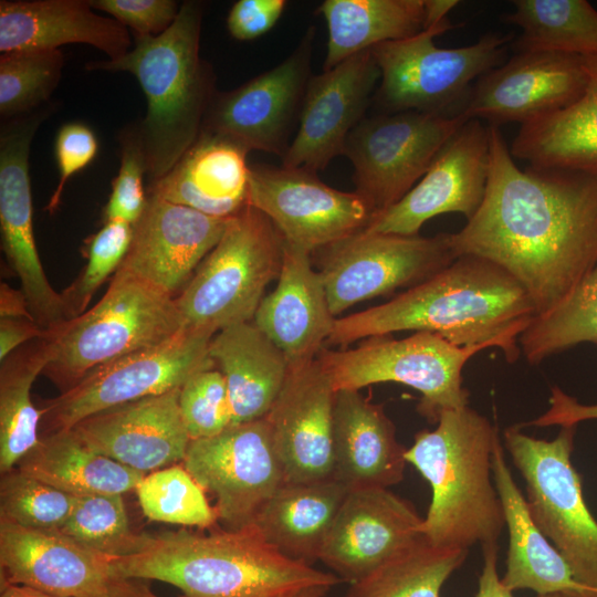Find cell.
<instances>
[{
  "instance_id": "obj_1",
  "label": "cell",
  "mask_w": 597,
  "mask_h": 597,
  "mask_svg": "<svg viewBox=\"0 0 597 597\" xmlns=\"http://www.w3.org/2000/svg\"><path fill=\"white\" fill-rule=\"evenodd\" d=\"M489 127L485 195L474 216L451 233L452 248L457 256H481L504 269L542 315L597 264V175L521 169L500 128Z\"/></svg>"
},
{
  "instance_id": "obj_2",
  "label": "cell",
  "mask_w": 597,
  "mask_h": 597,
  "mask_svg": "<svg viewBox=\"0 0 597 597\" xmlns=\"http://www.w3.org/2000/svg\"><path fill=\"white\" fill-rule=\"evenodd\" d=\"M534 316L531 297L510 273L468 254L384 304L337 317L327 344L428 332L458 346L499 347L513 363L521 355L519 337Z\"/></svg>"
},
{
  "instance_id": "obj_3",
  "label": "cell",
  "mask_w": 597,
  "mask_h": 597,
  "mask_svg": "<svg viewBox=\"0 0 597 597\" xmlns=\"http://www.w3.org/2000/svg\"><path fill=\"white\" fill-rule=\"evenodd\" d=\"M116 578L154 579L184 597H276L303 587L342 583L272 547L253 525L201 534L142 533L136 552L111 559Z\"/></svg>"
},
{
  "instance_id": "obj_4",
  "label": "cell",
  "mask_w": 597,
  "mask_h": 597,
  "mask_svg": "<svg viewBox=\"0 0 597 597\" xmlns=\"http://www.w3.org/2000/svg\"><path fill=\"white\" fill-rule=\"evenodd\" d=\"M203 11L202 1H184L164 33L134 36L125 55L85 65L90 71L128 72L139 83L146 114L136 127L151 181L168 174L197 142L217 94L213 70L200 55Z\"/></svg>"
},
{
  "instance_id": "obj_5",
  "label": "cell",
  "mask_w": 597,
  "mask_h": 597,
  "mask_svg": "<svg viewBox=\"0 0 597 597\" xmlns=\"http://www.w3.org/2000/svg\"><path fill=\"white\" fill-rule=\"evenodd\" d=\"M498 428L469 406L443 411L433 430L416 433L406 450L431 488L421 532L440 547L469 549L496 543L505 526L492 474Z\"/></svg>"
},
{
  "instance_id": "obj_6",
  "label": "cell",
  "mask_w": 597,
  "mask_h": 597,
  "mask_svg": "<svg viewBox=\"0 0 597 597\" xmlns=\"http://www.w3.org/2000/svg\"><path fill=\"white\" fill-rule=\"evenodd\" d=\"M182 328L175 297L118 268L96 304L49 332L42 374L63 392L96 367L161 344Z\"/></svg>"
},
{
  "instance_id": "obj_7",
  "label": "cell",
  "mask_w": 597,
  "mask_h": 597,
  "mask_svg": "<svg viewBox=\"0 0 597 597\" xmlns=\"http://www.w3.org/2000/svg\"><path fill=\"white\" fill-rule=\"evenodd\" d=\"M455 27L447 20L370 49L380 71L373 98L380 113L462 114L474 83L505 62L513 35L489 32L470 45L437 46L434 38Z\"/></svg>"
},
{
  "instance_id": "obj_8",
  "label": "cell",
  "mask_w": 597,
  "mask_h": 597,
  "mask_svg": "<svg viewBox=\"0 0 597 597\" xmlns=\"http://www.w3.org/2000/svg\"><path fill=\"white\" fill-rule=\"evenodd\" d=\"M284 239L262 212L247 206L175 297L184 327L211 335L251 322L270 282L277 279Z\"/></svg>"
},
{
  "instance_id": "obj_9",
  "label": "cell",
  "mask_w": 597,
  "mask_h": 597,
  "mask_svg": "<svg viewBox=\"0 0 597 597\" xmlns=\"http://www.w3.org/2000/svg\"><path fill=\"white\" fill-rule=\"evenodd\" d=\"M488 345L458 346L428 332L395 339L390 335L363 339L356 347L322 349L316 359L335 390H360L380 383H397L421 395L418 412L437 423L446 410L469 406L462 369Z\"/></svg>"
},
{
  "instance_id": "obj_10",
  "label": "cell",
  "mask_w": 597,
  "mask_h": 597,
  "mask_svg": "<svg viewBox=\"0 0 597 597\" xmlns=\"http://www.w3.org/2000/svg\"><path fill=\"white\" fill-rule=\"evenodd\" d=\"M576 426L556 438L525 434L519 425L504 431V444L523 475L530 514L568 564L576 582L597 591V521L584 500L570 457Z\"/></svg>"
},
{
  "instance_id": "obj_11",
  "label": "cell",
  "mask_w": 597,
  "mask_h": 597,
  "mask_svg": "<svg viewBox=\"0 0 597 597\" xmlns=\"http://www.w3.org/2000/svg\"><path fill=\"white\" fill-rule=\"evenodd\" d=\"M213 335L184 327L166 342L116 358L87 373L57 397L43 401V434L71 429L103 410L181 387L214 367Z\"/></svg>"
},
{
  "instance_id": "obj_12",
  "label": "cell",
  "mask_w": 597,
  "mask_h": 597,
  "mask_svg": "<svg viewBox=\"0 0 597 597\" xmlns=\"http://www.w3.org/2000/svg\"><path fill=\"white\" fill-rule=\"evenodd\" d=\"M312 255L336 318L356 303L410 289L458 258L451 233L421 237L365 229Z\"/></svg>"
},
{
  "instance_id": "obj_13",
  "label": "cell",
  "mask_w": 597,
  "mask_h": 597,
  "mask_svg": "<svg viewBox=\"0 0 597 597\" xmlns=\"http://www.w3.org/2000/svg\"><path fill=\"white\" fill-rule=\"evenodd\" d=\"M467 121L462 114L416 111L365 116L348 135L343 151L354 167L355 191L375 214L397 203Z\"/></svg>"
},
{
  "instance_id": "obj_14",
  "label": "cell",
  "mask_w": 597,
  "mask_h": 597,
  "mask_svg": "<svg viewBox=\"0 0 597 597\" xmlns=\"http://www.w3.org/2000/svg\"><path fill=\"white\" fill-rule=\"evenodd\" d=\"M315 28L280 64L234 90L217 92L203 121L205 133L228 138L249 151L283 159L300 124L311 75Z\"/></svg>"
},
{
  "instance_id": "obj_15",
  "label": "cell",
  "mask_w": 597,
  "mask_h": 597,
  "mask_svg": "<svg viewBox=\"0 0 597 597\" xmlns=\"http://www.w3.org/2000/svg\"><path fill=\"white\" fill-rule=\"evenodd\" d=\"M184 468L216 498L227 530L252 524L263 504L285 483L265 418L231 425L221 433L190 440Z\"/></svg>"
},
{
  "instance_id": "obj_16",
  "label": "cell",
  "mask_w": 597,
  "mask_h": 597,
  "mask_svg": "<svg viewBox=\"0 0 597 597\" xmlns=\"http://www.w3.org/2000/svg\"><path fill=\"white\" fill-rule=\"evenodd\" d=\"M53 108L12 119L0 129V229L6 259L19 277L33 320L50 332L69 321L61 296L50 284L36 249L29 174L31 143Z\"/></svg>"
},
{
  "instance_id": "obj_17",
  "label": "cell",
  "mask_w": 597,
  "mask_h": 597,
  "mask_svg": "<svg viewBox=\"0 0 597 597\" xmlns=\"http://www.w3.org/2000/svg\"><path fill=\"white\" fill-rule=\"evenodd\" d=\"M248 206L266 216L284 241L311 255L364 230L375 212L356 191L324 184L315 172L295 168H250Z\"/></svg>"
},
{
  "instance_id": "obj_18",
  "label": "cell",
  "mask_w": 597,
  "mask_h": 597,
  "mask_svg": "<svg viewBox=\"0 0 597 597\" xmlns=\"http://www.w3.org/2000/svg\"><path fill=\"white\" fill-rule=\"evenodd\" d=\"M490 127L468 119L440 149L427 172L397 203L374 214L369 232L417 235L430 219L459 212L470 220L489 178Z\"/></svg>"
},
{
  "instance_id": "obj_19",
  "label": "cell",
  "mask_w": 597,
  "mask_h": 597,
  "mask_svg": "<svg viewBox=\"0 0 597 597\" xmlns=\"http://www.w3.org/2000/svg\"><path fill=\"white\" fill-rule=\"evenodd\" d=\"M587 84L583 56L515 53L473 85L462 115L499 127L521 125L574 103Z\"/></svg>"
},
{
  "instance_id": "obj_20",
  "label": "cell",
  "mask_w": 597,
  "mask_h": 597,
  "mask_svg": "<svg viewBox=\"0 0 597 597\" xmlns=\"http://www.w3.org/2000/svg\"><path fill=\"white\" fill-rule=\"evenodd\" d=\"M379 80L371 50L312 75L297 132L282 166L316 174L343 155L346 139L365 117Z\"/></svg>"
},
{
  "instance_id": "obj_21",
  "label": "cell",
  "mask_w": 597,
  "mask_h": 597,
  "mask_svg": "<svg viewBox=\"0 0 597 597\" xmlns=\"http://www.w3.org/2000/svg\"><path fill=\"white\" fill-rule=\"evenodd\" d=\"M415 506L388 489L348 491L318 561L353 584L422 537Z\"/></svg>"
},
{
  "instance_id": "obj_22",
  "label": "cell",
  "mask_w": 597,
  "mask_h": 597,
  "mask_svg": "<svg viewBox=\"0 0 597 597\" xmlns=\"http://www.w3.org/2000/svg\"><path fill=\"white\" fill-rule=\"evenodd\" d=\"M336 390L317 359L290 367L265 419L285 483L333 478V412Z\"/></svg>"
},
{
  "instance_id": "obj_23",
  "label": "cell",
  "mask_w": 597,
  "mask_h": 597,
  "mask_svg": "<svg viewBox=\"0 0 597 597\" xmlns=\"http://www.w3.org/2000/svg\"><path fill=\"white\" fill-rule=\"evenodd\" d=\"M230 218H214L147 193L119 265L176 297L221 239Z\"/></svg>"
},
{
  "instance_id": "obj_24",
  "label": "cell",
  "mask_w": 597,
  "mask_h": 597,
  "mask_svg": "<svg viewBox=\"0 0 597 597\" xmlns=\"http://www.w3.org/2000/svg\"><path fill=\"white\" fill-rule=\"evenodd\" d=\"M180 388L92 415L71 429L94 451L146 474L184 460L190 442Z\"/></svg>"
},
{
  "instance_id": "obj_25",
  "label": "cell",
  "mask_w": 597,
  "mask_h": 597,
  "mask_svg": "<svg viewBox=\"0 0 597 597\" xmlns=\"http://www.w3.org/2000/svg\"><path fill=\"white\" fill-rule=\"evenodd\" d=\"M1 584L33 587L59 597H93L111 579V558L59 531L0 519Z\"/></svg>"
},
{
  "instance_id": "obj_26",
  "label": "cell",
  "mask_w": 597,
  "mask_h": 597,
  "mask_svg": "<svg viewBox=\"0 0 597 597\" xmlns=\"http://www.w3.org/2000/svg\"><path fill=\"white\" fill-rule=\"evenodd\" d=\"M335 320L312 255L284 241L276 286L262 298L252 322L295 367L316 359Z\"/></svg>"
},
{
  "instance_id": "obj_27",
  "label": "cell",
  "mask_w": 597,
  "mask_h": 597,
  "mask_svg": "<svg viewBox=\"0 0 597 597\" xmlns=\"http://www.w3.org/2000/svg\"><path fill=\"white\" fill-rule=\"evenodd\" d=\"M81 43L118 59L133 48L130 31L95 13L88 0H1L0 51L59 50Z\"/></svg>"
},
{
  "instance_id": "obj_28",
  "label": "cell",
  "mask_w": 597,
  "mask_h": 597,
  "mask_svg": "<svg viewBox=\"0 0 597 597\" xmlns=\"http://www.w3.org/2000/svg\"><path fill=\"white\" fill-rule=\"evenodd\" d=\"M333 478L349 491L399 483L406 469L405 448L396 427L381 405L359 390L342 389L335 395L333 412Z\"/></svg>"
},
{
  "instance_id": "obj_29",
  "label": "cell",
  "mask_w": 597,
  "mask_h": 597,
  "mask_svg": "<svg viewBox=\"0 0 597 597\" xmlns=\"http://www.w3.org/2000/svg\"><path fill=\"white\" fill-rule=\"evenodd\" d=\"M249 150L219 135L201 132L197 142L148 195L214 218H231L248 206Z\"/></svg>"
},
{
  "instance_id": "obj_30",
  "label": "cell",
  "mask_w": 597,
  "mask_h": 597,
  "mask_svg": "<svg viewBox=\"0 0 597 597\" xmlns=\"http://www.w3.org/2000/svg\"><path fill=\"white\" fill-rule=\"evenodd\" d=\"M492 474L509 532L504 586L511 591L531 589L537 596L566 593L588 597L596 591L576 582L566 561L534 523L506 464L500 438L492 453Z\"/></svg>"
},
{
  "instance_id": "obj_31",
  "label": "cell",
  "mask_w": 597,
  "mask_h": 597,
  "mask_svg": "<svg viewBox=\"0 0 597 597\" xmlns=\"http://www.w3.org/2000/svg\"><path fill=\"white\" fill-rule=\"evenodd\" d=\"M209 355L227 384L231 425L265 418L290 371L274 343L252 321L243 322L214 334Z\"/></svg>"
},
{
  "instance_id": "obj_32",
  "label": "cell",
  "mask_w": 597,
  "mask_h": 597,
  "mask_svg": "<svg viewBox=\"0 0 597 597\" xmlns=\"http://www.w3.org/2000/svg\"><path fill=\"white\" fill-rule=\"evenodd\" d=\"M587 84L570 105L521 125L511 147L513 158L534 168L597 175V56H585Z\"/></svg>"
},
{
  "instance_id": "obj_33",
  "label": "cell",
  "mask_w": 597,
  "mask_h": 597,
  "mask_svg": "<svg viewBox=\"0 0 597 597\" xmlns=\"http://www.w3.org/2000/svg\"><path fill=\"white\" fill-rule=\"evenodd\" d=\"M338 480L284 483L260 509L251 525L283 555L312 565L348 493Z\"/></svg>"
},
{
  "instance_id": "obj_34",
  "label": "cell",
  "mask_w": 597,
  "mask_h": 597,
  "mask_svg": "<svg viewBox=\"0 0 597 597\" xmlns=\"http://www.w3.org/2000/svg\"><path fill=\"white\" fill-rule=\"evenodd\" d=\"M17 468L72 496L123 495L146 475L97 453L74 429L42 434Z\"/></svg>"
},
{
  "instance_id": "obj_35",
  "label": "cell",
  "mask_w": 597,
  "mask_h": 597,
  "mask_svg": "<svg viewBox=\"0 0 597 597\" xmlns=\"http://www.w3.org/2000/svg\"><path fill=\"white\" fill-rule=\"evenodd\" d=\"M328 29L324 71L374 46L425 30V0H325Z\"/></svg>"
},
{
  "instance_id": "obj_36",
  "label": "cell",
  "mask_w": 597,
  "mask_h": 597,
  "mask_svg": "<svg viewBox=\"0 0 597 597\" xmlns=\"http://www.w3.org/2000/svg\"><path fill=\"white\" fill-rule=\"evenodd\" d=\"M50 356L48 337L29 342L0 369V471L14 469L39 442L42 412L31 400V388Z\"/></svg>"
},
{
  "instance_id": "obj_37",
  "label": "cell",
  "mask_w": 597,
  "mask_h": 597,
  "mask_svg": "<svg viewBox=\"0 0 597 597\" xmlns=\"http://www.w3.org/2000/svg\"><path fill=\"white\" fill-rule=\"evenodd\" d=\"M504 23L522 30L514 53L553 52L597 56V10L586 0H514Z\"/></svg>"
},
{
  "instance_id": "obj_38",
  "label": "cell",
  "mask_w": 597,
  "mask_h": 597,
  "mask_svg": "<svg viewBox=\"0 0 597 597\" xmlns=\"http://www.w3.org/2000/svg\"><path fill=\"white\" fill-rule=\"evenodd\" d=\"M467 556L468 549L436 546L422 536L349 584L345 597H440Z\"/></svg>"
},
{
  "instance_id": "obj_39",
  "label": "cell",
  "mask_w": 597,
  "mask_h": 597,
  "mask_svg": "<svg viewBox=\"0 0 597 597\" xmlns=\"http://www.w3.org/2000/svg\"><path fill=\"white\" fill-rule=\"evenodd\" d=\"M583 343L597 346V264L558 305L534 316L519 337L530 364Z\"/></svg>"
},
{
  "instance_id": "obj_40",
  "label": "cell",
  "mask_w": 597,
  "mask_h": 597,
  "mask_svg": "<svg viewBox=\"0 0 597 597\" xmlns=\"http://www.w3.org/2000/svg\"><path fill=\"white\" fill-rule=\"evenodd\" d=\"M64 65L59 50H20L0 56L2 121L32 113L50 101Z\"/></svg>"
},
{
  "instance_id": "obj_41",
  "label": "cell",
  "mask_w": 597,
  "mask_h": 597,
  "mask_svg": "<svg viewBox=\"0 0 597 597\" xmlns=\"http://www.w3.org/2000/svg\"><path fill=\"white\" fill-rule=\"evenodd\" d=\"M203 491L179 465L145 475L136 488L142 511L149 520L201 528L212 526L218 520Z\"/></svg>"
},
{
  "instance_id": "obj_42",
  "label": "cell",
  "mask_w": 597,
  "mask_h": 597,
  "mask_svg": "<svg viewBox=\"0 0 597 597\" xmlns=\"http://www.w3.org/2000/svg\"><path fill=\"white\" fill-rule=\"evenodd\" d=\"M59 532L111 559L136 552L142 538V533L129 527L121 494L74 496L71 513Z\"/></svg>"
},
{
  "instance_id": "obj_43",
  "label": "cell",
  "mask_w": 597,
  "mask_h": 597,
  "mask_svg": "<svg viewBox=\"0 0 597 597\" xmlns=\"http://www.w3.org/2000/svg\"><path fill=\"white\" fill-rule=\"evenodd\" d=\"M73 502L74 496L17 467L1 473L0 519L29 528L59 531L67 520Z\"/></svg>"
},
{
  "instance_id": "obj_44",
  "label": "cell",
  "mask_w": 597,
  "mask_h": 597,
  "mask_svg": "<svg viewBox=\"0 0 597 597\" xmlns=\"http://www.w3.org/2000/svg\"><path fill=\"white\" fill-rule=\"evenodd\" d=\"M133 237V226L107 221L88 243L87 263L61 292L67 318L83 314L101 284L122 264Z\"/></svg>"
},
{
  "instance_id": "obj_45",
  "label": "cell",
  "mask_w": 597,
  "mask_h": 597,
  "mask_svg": "<svg viewBox=\"0 0 597 597\" xmlns=\"http://www.w3.org/2000/svg\"><path fill=\"white\" fill-rule=\"evenodd\" d=\"M179 407L190 440L214 437L232 423L227 384L216 366L196 373L181 386Z\"/></svg>"
},
{
  "instance_id": "obj_46",
  "label": "cell",
  "mask_w": 597,
  "mask_h": 597,
  "mask_svg": "<svg viewBox=\"0 0 597 597\" xmlns=\"http://www.w3.org/2000/svg\"><path fill=\"white\" fill-rule=\"evenodd\" d=\"M121 165L113 179L112 191L104 208V221H123L134 224L147 203L143 179L147 174L145 157L136 124L119 133Z\"/></svg>"
},
{
  "instance_id": "obj_47",
  "label": "cell",
  "mask_w": 597,
  "mask_h": 597,
  "mask_svg": "<svg viewBox=\"0 0 597 597\" xmlns=\"http://www.w3.org/2000/svg\"><path fill=\"white\" fill-rule=\"evenodd\" d=\"M132 30L134 36H157L175 22L180 4L175 0H88Z\"/></svg>"
},
{
  "instance_id": "obj_48",
  "label": "cell",
  "mask_w": 597,
  "mask_h": 597,
  "mask_svg": "<svg viewBox=\"0 0 597 597\" xmlns=\"http://www.w3.org/2000/svg\"><path fill=\"white\" fill-rule=\"evenodd\" d=\"M97 149L96 135L87 125L71 122L59 129L55 138V158L60 175L57 185L45 207L50 213L59 209L69 179L95 158Z\"/></svg>"
},
{
  "instance_id": "obj_49",
  "label": "cell",
  "mask_w": 597,
  "mask_h": 597,
  "mask_svg": "<svg viewBox=\"0 0 597 597\" xmlns=\"http://www.w3.org/2000/svg\"><path fill=\"white\" fill-rule=\"evenodd\" d=\"M286 4L285 0H239L229 11L228 31L235 40H254L276 24Z\"/></svg>"
},
{
  "instance_id": "obj_50",
  "label": "cell",
  "mask_w": 597,
  "mask_h": 597,
  "mask_svg": "<svg viewBox=\"0 0 597 597\" xmlns=\"http://www.w3.org/2000/svg\"><path fill=\"white\" fill-rule=\"evenodd\" d=\"M551 391L549 409L535 420L521 425L522 427H548L555 425L572 427L577 426L582 421L597 420V404H580L557 386H554Z\"/></svg>"
},
{
  "instance_id": "obj_51",
  "label": "cell",
  "mask_w": 597,
  "mask_h": 597,
  "mask_svg": "<svg viewBox=\"0 0 597 597\" xmlns=\"http://www.w3.org/2000/svg\"><path fill=\"white\" fill-rule=\"evenodd\" d=\"M483 567L479 577L475 597H513V591L502 583L498 573V543L483 544ZM537 597H580L566 593L541 595Z\"/></svg>"
},
{
  "instance_id": "obj_52",
  "label": "cell",
  "mask_w": 597,
  "mask_h": 597,
  "mask_svg": "<svg viewBox=\"0 0 597 597\" xmlns=\"http://www.w3.org/2000/svg\"><path fill=\"white\" fill-rule=\"evenodd\" d=\"M49 334L35 321L29 318L0 320V360L3 362L11 353L22 345Z\"/></svg>"
},
{
  "instance_id": "obj_53",
  "label": "cell",
  "mask_w": 597,
  "mask_h": 597,
  "mask_svg": "<svg viewBox=\"0 0 597 597\" xmlns=\"http://www.w3.org/2000/svg\"><path fill=\"white\" fill-rule=\"evenodd\" d=\"M0 317L33 320L23 292L12 289L4 282L0 285Z\"/></svg>"
},
{
  "instance_id": "obj_54",
  "label": "cell",
  "mask_w": 597,
  "mask_h": 597,
  "mask_svg": "<svg viewBox=\"0 0 597 597\" xmlns=\"http://www.w3.org/2000/svg\"><path fill=\"white\" fill-rule=\"evenodd\" d=\"M138 580L113 577L106 588L93 597H158L147 585Z\"/></svg>"
},
{
  "instance_id": "obj_55",
  "label": "cell",
  "mask_w": 597,
  "mask_h": 597,
  "mask_svg": "<svg viewBox=\"0 0 597 597\" xmlns=\"http://www.w3.org/2000/svg\"><path fill=\"white\" fill-rule=\"evenodd\" d=\"M458 4L457 0H425V30L447 21V14Z\"/></svg>"
},
{
  "instance_id": "obj_56",
  "label": "cell",
  "mask_w": 597,
  "mask_h": 597,
  "mask_svg": "<svg viewBox=\"0 0 597 597\" xmlns=\"http://www.w3.org/2000/svg\"><path fill=\"white\" fill-rule=\"evenodd\" d=\"M0 597H59L33 587L14 584H1Z\"/></svg>"
},
{
  "instance_id": "obj_57",
  "label": "cell",
  "mask_w": 597,
  "mask_h": 597,
  "mask_svg": "<svg viewBox=\"0 0 597 597\" xmlns=\"http://www.w3.org/2000/svg\"><path fill=\"white\" fill-rule=\"evenodd\" d=\"M331 588L324 585L308 586L284 593L276 597H324Z\"/></svg>"
},
{
  "instance_id": "obj_58",
  "label": "cell",
  "mask_w": 597,
  "mask_h": 597,
  "mask_svg": "<svg viewBox=\"0 0 597 597\" xmlns=\"http://www.w3.org/2000/svg\"><path fill=\"white\" fill-rule=\"evenodd\" d=\"M588 597H597V591L593 593L590 596Z\"/></svg>"
}]
</instances>
